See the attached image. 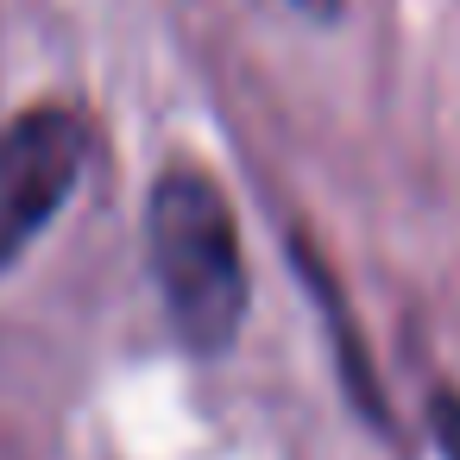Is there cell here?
Segmentation results:
<instances>
[{
	"instance_id": "obj_1",
	"label": "cell",
	"mask_w": 460,
	"mask_h": 460,
	"mask_svg": "<svg viewBox=\"0 0 460 460\" xmlns=\"http://www.w3.org/2000/svg\"><path fill=\"white\" fill-rule=\"evenodd\" d=\"M146 246L171 328L196 353H221L246 322V252L221 183L190 164H171L146 202Z\"/></svg>"
},
{
	"instance_id": "obj_2",
	"label": "cell",
	"mask_w": 460,
	"mask_h": 460,
	"mask_svg": "<svg viewBox=\"0 0 460 460\" xmlns=\"http://www.w3.org/2000/svg\"><path fill=\"white\" fill-rule=\"evenodd\" d=\"M89 164V120L76 108H26L0 127V265H7L76 190Z\"/></svg>"
},
{
	"instance_id": "obj_3",
	"label": "cell",
	"mask_w": 460,
	"mask_h": 460,
	"mask_svg": "<svg viewBox=\"0 0 460 460\" xmlns=\"http://www.w3.org/2000/svg\"><path fill=\"white\" fill-rule=\"evenodd\" d=\"M429 416H435V441H441V460H460V397H454V391H435Z\"/></svg>"
},
{
	"instance_id": "obj_4",
	"label": "cell",
	"mask_w": 460,
	"mask_h": 460,
	"mask_svg": "<svg viewBox=\"0 0 460 460\" xmlns=\"http://www.w3.org/2000/svg\"><path fill=\"white\" fill-rule=\"evenodd\" d=\"M296 7H309V13H334V0H296Z\"/></svg>"
}]
</instances>
